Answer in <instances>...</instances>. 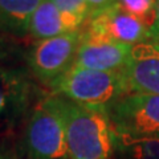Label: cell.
I'll list each match as a JSON object with an SVG mask.
<instances>
[{
  "mask_svg": "<svg viewBox=\"0 0 159 159\" xmlns=\"http://www.w3.org/2000/svg\"><path fill=\"white\" fill-rule=\"evenodd\" d=\"M53 93L81 105L109 109L129 94L123 72H101L72 66L49 84Z\"/></svg>",
  "mask_w": 159,
  "mask_h": 159,
  "instance_id": "cell-2",
  "label": "cell"
},
{
  "mask_svg": "<svg viewBox=\"0 0 159 159\" xmlns=\"http://www.w3.org/2000/svg\"><path fill=\"white\" fill-rule=\"evenodd\" d=\"M106 111L116 146L159 139V96L129 93Z\"/></svg>",
  "mask_w": 159,
  "mask_h": 159,
  "instance_id": "cell-3",
  "label": "cell"
},
{
  "mask_svg": "<svg viewBox=\"0 0 159 159\" xmlns=\"http://www.w3.org/2000/svg\"><path fill=\"white\" fill-rule=\"evenodd\" d=\"M123 74L129 93L159 96V43L148 41L131 47Z\"/></svg>",
  "mask_w": 159,
  "mask_h": 159,
  "instance_id": "cell-8",
  "label": "cell"
},
{
  "mask_svg": "<svg viewBox=\"0 0 159 159\" xmlns=\"http://www.w3.org/2000/svg\"><path fill=\"white\" fill-rule=\"evenodd\" d=\"M0 159H15V157L12 155L11 152L0 150Z\"/></svg>",
  "mask_w": 159,
  "mask_h": 159,
  "instance_id": "cell-18",
  "label": "cell"
},
{
  "mask_svg": "<svg viewBox=\"0 0 159 159\" xmlns=\"http://www.w3.org/2000/svg\"><path fill=\"white\" fill-rule=\"evenodd\" d=\"M23 81L12 72L0 70V117L23 102Z\"/></svg>",
  "mask_w": 159,
  "mask_h": 159,
  "instance_id": "cell-11",
  "label": "cell"
},
{
  "mask_svg": "<svg viewBox=\"0 0 159 159\" xmlns=\"http://www.w3.org/2000/svg\"><path fill=\"white\" fill-rule=\"evenodd\" d=\"M41 0H0V32L25 36L31 15Z\"/></svg>",
  "mask_w": 159,
  "mask_h": 159,
  "instance_id": "cell-10",
  "label": "cell"
},
{
  "mask_svg": "<svg viewBox=\"0 0 159 159\" xmlns=\"http://www.w3.org/2000/svg\"><path fill=\"white\" fill-rule=\"evenodd\" d=\"M61 12L69 31L81 29L84 23L90 16V8L86 0H52Z\"/></svg>",
  "mask_w": 159,
  "mask_h": 159,
  "instance_id": "cell-12",
  "label": "cell"
},
{
  "mask_svg": "<svg viewBox=\"0 0 159 159\" xmlns=\"http://www.w3.org/2000/svg\"><path fill=\"white\" fill-rule=\"evenodd\" d=\"M88 4H89V8H90V13L99 11V9L105 8L107 6L113 4L116 0H86Z\"/></svg>",
  "mask_w": 159,
  "mask_h": 159,
  "instance_id": "cell-16",
  "label": "cell"
},
{
  "mask_svg": "<svg viewBox=\"0 0 159 159\" xmlns=\"http://www.w3.org/2000/svg\"><path fill=\"white\" fill-rule=\"evenodd\" d=\"M72 32L62 19L61 12L52 0H41V3L31 15L28 23V34L36 41L52 39L60 34Z\"/></svg>",
  "mask_w": 159,
  "mask_h": 159,
  "instance_id": "cell-9",
  "label": "cell"
},
{
  "mask_svg": "<svg viewBox=\"0 0 159 159\" xmlns=\"http://www.w3.org/2000/svg\"><path fill=\"white\" fill-rule=\"evenodd\" d=\"M131 47L81 29L74 66L101 72H123Z\"/></svg>",
  "mask_w": 159,
  "mask_h": 159,
  "instance_id": "cell-7",
  "label": "cell"
},
{
  "mask_svg": "<svg viewBox=\"0 0 159 159\" xmlns=\"http://www.w3.org/2000/svg\"><path fill=\"white\" fill-rule=\"evenodd\" d=\"M116 3L145 23L150 29L154 20V0H116Z\"/></svg>",
  "mask_w": 159,
  "mask_h": 159,
  "instance_id": "cell-14",
  "label": "cell"
},
{
  "mask_svg": "<svg viewBox=\"0 0 159 159\" xmlns=\"http://www.w3.org/2000/svg\"><path fill=\"white\" fill-rule=\"evenodd\" d=\"M81 29L116 40L130 47L151 41L148 27L146 24L125 11L116 2L99 11L90 13Z\"/></svg>",
  "mask_w": 159,
  "mask_h": 159,
  "instance_id": "cell-6",
  "label": "cell"
},
{
  "mask_svg": "<svg viewBox=\"0 0 159 159\" xmlns=\"http://www.w3.org/2000/svg\"><path fill=\"white\" fill-rule=\"evenodd\" d=\"M25 145L32 159H69L65 122L56 94L43 99L33 110Z\"/></svg>",
  "mask_w": 159,
  "mask_h": 159,
  "instance_id": "cell-4",
  "label": "cell"
},
{
  "mask_svg": "<svg viewBox=\"0 0 159 159\" xmlns=\"http://www.w3.org/2000/svg\"><path fill=\"white\" fill-rule=\"evenodd\" d=\"M9 51H11V45L8 44V41H6L3 37H0V60L7 57Z\"/></svg>",
  "mask_w": 159,
  "mask_h": 159,
  "instance_id": "cell-17",
  "label": "cell"
},
{
  "mask_svg": "<svg viewBox=\"0 0 159 159\" xmlns=\"http://www.w3.org/2000/svg\"><path fill=\"white\" fill-rule=\"evenodd\" d=\"M117 148L126 159H159V139H146Z\"/></svg>",
  "mask_w": 159,
  "mask_h": 159,
  "instance_id": "cell-13",
  "label": "cell"
},
{
  "mask_svg": "<svg viewBox=\"0 0 159 159\" xmlns=\"http://www.w3.org/2000/svg\"><path fill=\"white\" fill-rule=\"evenodd\" d=\"M80 41L81 29L36 41L28 54L31 72L48 85L56 81L73 66Z\"/></svg>",
  "mask_w": 159,
  "mask_h": 159,
  "instance_id": "cell-5",
  "label": "cell"
},
{
  "mask_svg": "<svg viewBox=\"0 0 159 159\" xmlns=\"http://www.w3.org/2000/svg\"><path fill=\"white\" fill-rule=\"evenodd\" d=\"M148 32L151 41L159 43V0H154V20Z\"/></svg>",
  "mask_w": 159,
  "mask_h": 159,
  "instance_id": "cell-15",
  "label": "cell"
},
{
  "mask_svg": "<svg viewBox=\"0 0 159 159\" xmlns=\"http://www.w3.org/2000/svg\"><path fill=\"white\" fill-rule=\"evenodd\" d=\"M57 98L65 122L69 159H113L117 146L106 109Z\"/></svg>",
  "mask_w": 159,
  "mask_h": 159,
  "instance_id": "cell-1",
  "label": "cell"
}]
</instances>
